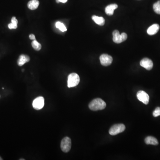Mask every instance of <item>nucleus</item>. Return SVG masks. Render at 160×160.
<instances>
[{
	"instance_id": "1",
	"label": "nucleus",
	"mask_w": 160,
	"mask_h": 160,
	"mask_svg": "<svg viewBox=\"0 0 160 160\" xmlns=\"http://www.w3.org/2000/svg\"><path fill=\"white\" fill-rule=\"evenodd\" d=\"M106 102L100 98H96L91 101L89 105V108L93 111L103 110L106 107Z\"/></svg>"
},
{
	"instance_id": "2",
	"label": "nucleus",
	"mask_w": 160,
	"mask_h": 160,
	"mask_svg": "<svg viewBox=\"0 0 160 160\" xmlns=\"http://www.w3.org/2000/svg\"><path fill=\"white\" fill-rule=\"evenodd\" d=\"M80 82L79 75L76 73H72L68 76L67 86L68 88L76 86Z\"/></svg>"
},
{
	"instance_id": "3",
	"label": "nucleus",
	"mask_w": 160,
	"mask_h": 160,
	"mask_svg": "<svg viewBox=\"0 0 160 160\" xmlns=\"http://www.w3.org/2000/svg\"><path fill=\"white\" fill-rule=\"evenodd\" d=\"M112 40L115 43L119 44L124 42L127 38V35L126 33H123L120 34L119 32L115 30L112 33Z\"/></svg>"
},
{
	"instance_id": "4",
	"label": "nucleus",
	"mask_w": 160,
	"mask_h": 160,
	"mask_svg": "<svg viewBox=\"0 0 160 160\" xmlns=\"http://www.w3.org/2000/svg\"><path fill=\"white\" fill-rule=\"evenodd\" d=\"M126 129V127L123 124H116L113 125L109 130V133L111 135H117L123 132Z\"/></svg>"
},
{
	"instance_id": "5",
	"label": "nucleus",
	"mask_w": 160,
	"mask_h": 160,
	"mask_svg": "<svg viewBox=\"0 0 160 160\" xmlns=\"http://www.w3.org/2000/svg\"><path fill=\"white\" fill-rule=\"evenodd\" d=\"M61 148L62 151L64 153H68L71 150V140L70 138L65 137L61 141Z\"/></svg>"
},
{
	"instance_id": "6",
	"label": "nucleus",
	"mask_w": 160,
	"mask_h": 160,
	"mask_svg": "<svg viewBox=\"0 0 160 160\" xmlns=\"http://www.w3.org/2000/svg\"><path fill=\"white\" fill-rule=\"evenodd\" d=\"M45 104V100L43 97H39L34 100L33 106L35 109L40 110L43 108Z\"/></svg>"
},
{
	"instance_id": "7",
	"label": "nucleus",
	"mask_w": 160,
	"mask_h": 160,
	"mask_svg": "<svg viewBox=\"0 0 160 160\" xmlns=\"http://www.w3.org/2000/svg\"><path fill=\"white\" fill-rule=\"evenodd\" d=\"M100 63L102 65L107 66L112 64V58L111 56L107 54H103L100 57Z\"/></svg>"
},
{
	"instance_id": "8",
	"label": "nucleus",
	"mask_w": 160,
	"mask_h": 160,
	"mask_svg": "<svg viewBox=\"0 0 160 160\" xmlns=\"http://www.w3.org/2000/svg\"><path fill=\"white\" fill-rule=\"evenodd\" d=\"M137 97L140 101H141L145 105H147L149 103L150 97H149V95L144 91H142V90L139 91L137 93Z\"/></svg>"
},
{
	"instance_id": "9",
	"label": "nucleus",
	"mask_w": 160,
	"mask_h": 160,
	"mask_svg": "<svg viewBox=\"0 0 160 160\" xmlns=\"http://www.w3.org/2000/svg\"><path fill=\"white\" fill-rule=\"evenodd\" d=\"M140 65L148 70L152 69L153 67V64L150 59L148 58H143L140 62Z\"/></svg>"
},
{
	"instance_id": "10",
	"label": "nucleus",
	"mask_w": 160,
	"mask_h": 160,
	"mask_svg": "<svg viewBox=\"0 0 160 160\" xmlns=\"http://www.w3.org/2000/svg\"><path fill=\"white\" fill-rule=\"evenodd\" d=\"M160 26L159 25L155 24L150 26L147 30V33L150 35H153L157 33L159 30Z\"/></svg>"
},
{
	"instance_id": "11",
	"label": "nucleus",
	"mask_w": 160,
	"mask_h": 160,
	"mask_svg": "<svg viewBox=\"0 0 160 160\" xmlns=\"http://www.w3.org/2000/svg\"><path fill=\"white\" fill-rule=\"evenodd\" d=\"M30 61V58L28 56L25 54H22L20 56L18 60L17 64L18 65L21 66L26 63H28Z\"/></svg>"
},
{
	"instance_id": "12",
	"label": "nucleus",
	"mask_w": 160,
	"mask_h": 160,
	"mask_svg": "<svg viewBox=\"0 0 160 160\" xmlns=\"http://www.w3.org/2000/svg\"><path fill=\"white\" fill-rule=\"evenodd\" d=\"M118 8V4H112L108 5L105 9L106 14L109 16L113 15L114 10H116Z\"/></svg>"
},
{
	"instance_id": "13",
	"label": "nucleus",
	"mask_w": 160,
	"mask_h": 160,
	"mask_svg": "<svg viewBox=\"0 0 160 160\" xmlns=\"http://www.w3.org/2000/svg\"><path fill=\"white\" fill-rule=\"evenodd\" d=\"M144 141L147 144L156 145L159 144L158 140L156 138L152 136H149L145 138Z\"/></svg>"
},
{
	"instance_id": "14",
	"label": "nucleus",
	"mask_w": 160,
	"mask_h": 160,
	"mask_svg": "<svg viewBox=\"0 0 160 160\" xmlns=\"http://www.w3.org/2000/svg\"><path fill=\"white\" fill-rule=\"evenodd\" d=\"M92 18L93 21L98 25L103 26L105 25V20L103 17H100V16L94 15V16H92Z\"/></svg>"
},
{
	"instance_id": "15",
	"label": "nucleus",
	"mask_w": 160,
	"mask_h": 160,
	"mask_svg": "<svg viewBox=\"0 0 160 160\" xmlns=\"http://www.w3.org/2000/svg\"><path fill=\"white\" fill-rule=\"evenodd\" d=\"M39 1L38 0H31L28 2V7L31 10H35L38 8Z\"/></svg>"
},
{
	"instance_id": "16",
	"label": "nucleus",
	"mask_w": 160,
	"mask_h": 160,
	"mask_svg": "<svg viewBox=\"0 0 160 160\" xmlns=\"http://www.w3.org/2000/svg\"><path fill=\"white\" fill-rule=\"evenodd\" d=\"M56 27L62 32H65L67 31L65 25L60 22H57L56 23Z\"/></svg>"
},
{
	"instance_id": "17",
	"label": "nucleus",
	"mask_w": 160,
	"mask_h": 160,
	"mask_svg": "<svg viewBox=\"0 0 160 160\" xmlns=\"http://www.w3.org/2000/svg\"><path fill=\"white\" fill-rule=\"evenodd\" d=\"M31 44L33 48L36 51H39L42 48V45H41V44L38 42L36 40H33Z\"/></svg>"
},
{
	"instance_id": "18",
	"label": "nucleus",
	"mask_w": 160,
	"mask_h": 160,
	"mask_svg": "<svg viewBox=\"0 0 160 160\" xmlns=\"http://www.w3.org/2000/svg\"><path fill=\"white\" fill-rule=\"evenodd\" d=\"M153 9L156 13L160 15V1H158L153 4Z\"/></svg>"
},
{
	"instance_id": "19",
	"label": "nucleus",
	"mask_w": 160,
	"mask_h": 160,
	"mask_svg": "<svg viewBox=\"0 0 160 160\" xmlns=\"http://www.w3.org/2000/svg\"><path fill=\"white\" fill-rule=\"evenodd\" d=\"M153 114L154 117H157L160 116V107H158L156 108L154 111H153Z\"/></svg>"
},
{
	"instance_id": "20",
	"label": "nucleus",
	"mask_w": 160,
	"mask_h": 160,
	"mask_svg": "<svg viewBox=\"0 0 160 160\" xmlns=\"http://www.w3.org/2000/svg\"><path fill=\"white\" fill-rule=\"evenodd\" d=\"M8 27L9 29L12 30V29H16L17 28V25L15 24L11 23L8 25Z\"/></svg>"
},
{
	"instance_id": "21",
	"label": "nucleus",
	"mask_w": 160,
	"mask_h": 160,
	"mask_svg": "<svg viewBox=\"0 0 160 160\" xmlns=\"http://www.w3.org/2000/svg\"><path fill=\"white\" fill-rule=\"evenodd\" d=\"M11 22L17 25V23H18V21H17V19H16V18L15 16H13V17L12 18Z\"/></svg>"
},
{
	"instance_id": "22",
	"label": "nucleus",
	"mask_w": 160,
	"mask_h": 160,
	"mask_svg": "<svg viewBox=\"0 0 160 160\" xmlns=\"http://www.w3.org/2000/svg\"><path fill=\"white\" fill-rule=\"evenodd\" d=\"M29 37H30V39H31V40H36L35 36L33 34L30 35L29 36Z\"/></svg>"
},
{
	"instance_id": "23",
	"label": "nucleus",
	"mask_w": 160,
	"mask_h": 160,
	"mask_svg": "<svg viewBox=\"0 0 160 160\" xmlns=\"http://www.w3.org/2000/svg\"><path fill=\"white\" fill-rule=\"evenodd\" d=\"M68 0H56L57 3H59V2L63 3H65L67 2Z\"/></svg>"
},
{
	"instance_id": "24",
	"label": "nucleus",
	"mask_w": 160,
	"mask_h": 160,
	"mask_svg": "<svg viewBox=\"0 0 160 160\" xmlns=\"http://www.w3.org/2000/svg\"><path fill=\"white\" fill-rule=\"evenodd\" d=\"M3 160V159H2V158H1V157H0V160Z\"/></svg>"
},
{
	"instance_id": "25",
	"label": "nucleus",
	"mask_w": 160,
	"mask_h": 160,
	"mask_svg": "<svg viewBox=\"0 0 160 160\" xmlns=\"http://www.w3.org/2000/svg\"><path fill=\"white\" fill-rule=\"evenodd\" d=\"M25 159H20V160H25Z\"/></svg>"
}]
</instances>
